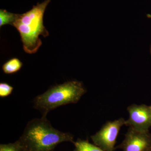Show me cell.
<instances>
[{"label":"cell","mask_w":151,"mask_h":151,"mask_svg":"<svg viewBox=\"0 0 151 151\" xmlns=\"http://www.w3.org/2000/svg\"><path fill=\"white\" fill-rule=\"evenodd\" d=\"M129 118L126 121L125 126L138 131L148 132L151 127L150 106L144 104H132L127 108Z\"/></svg>","instance_id":"5b68a950"},{"label":"cell","mask_w":151,"mask_h":151,"mask_svg":"<svg viewBox=\"0 0 151 151\" xmlns=\"http://www.w3.org/2000/svg\"><path fill=\"white\" fill-rule=\"evenodd\" d=\"M47 116L29 122L18 140L26 151H53L64 142H74L72 134L56 129L47 119Z\"/></svg>","instance_id":"6da1fadb"},{"label":"cell","mask_w":151,"mask_h":151,"mask_svg":"<svg viewBox=\"0 0 151 151\" xmlns=\"http://www.w3.org/2000/svg\"><path fill=\"white\" fill-rule=\"evenodd\" d=\"M50 0L37 3L29 11L18 14L13 24L19 33L24 51L29 54H34L38 50L42 42L40 35L46 37L49 32L43 24L44 14Z\"/></svg>","instance_id":"7a4b0ae2"},{"label":"cell","mask_w":151,"mask_h":151,"mask_svg":"<svg viewBox=\"0 0 151 151\" xmlns=\"http://www.w3.org/2000/svg\"><path fill=\"white\" fill-rule=\"evenodd\" d=\"M126 120L120 118L107 122L91 137L93 144L105 151H114L116 140L121 128L125 125Z\"/></svg>","instance_id":"277c9868"},{"label":"cell","mask_w":151,"mask_h":151,"mask_svg":"<svg viewBox=\"0 0 151 151\" xmlns=\"http://www.w3.org/2000/svg\"><path fill=\"white\" fill-rule=\"evenodd\" d=\"M0 151H26L18 140L14 143L0 145Z\"/></svg>","instance_id":"30bf717a"},{"label":"cell","mask_w":151,"mask_h":151,"mask_svg":"<svg viewBox=\"0 0 151 151\" xmlns=\"http://www.w3.org/2000/svg\"><path fill=\"white\" fill-rule=\"evenodd\" d=\"M122 151H150L151 150V134L129 127L122 143L117 147Z\"/></svg>","instance_id":"8992f818"},{"label":"cell","mask_w":151,"mask_h":151,"mask_svg":"<svg viewBox=\"0 0 151 151\" xmlns=\"http://www.w3.org/2000/svg\"><path fill=\"white\" fill-rule=\"evenodd\" d=\"M150 151H151V150H150Z\"/></svg>","instance_id":"5bb4252c"},{"label":"cell","mask_w":151,"mask_h":151,"mask_svg":"<svg viewBox=\"0 0 151 151\" xmlns=\"http://www.w3.org/2000/svg\"><path fill=\"white\" fill-rule=\"evenodd\" d=\"M150 108H151V105H150Z\"/></svg>","instance_id":"4fadbf2b"},{"label":"cell","mask_w":151,"mask_h":151,"mask_svg":"<svg viewBox=\"0 0 151 151\" xmlns=\"http://www.w3.org/2000/svg\"><path fill=\"white\" fill-rule=\"evenodd\" d=\"M22 65V63L18 58H14L4 63L2 68L6 74H13L20 70Z\"/></svg>","instance_id":"52a82bcc"},{"label":"cell","mask_w":151,"mask_h":151,"mask_svg":"<svg viewBox=\"0 0 151 151\" xmlns=\"http://www.w3.org/2000/svg\"><path fill=\"white\" fill-rule=\"evenodd\" d=\"M148 17H151V16L150 15H147ZM150 54L151 55V44L150 45Z\"/></svg>","instance_id":"7c38bea8"},{"label":"cell","mask_w":151,"mask_h":151,"mask_svg":"<svg viewBox=\"0 0 151 151\" xmlns=\"http://www.w3.org/2000/svg\"><path fill=\"white\" fill-rule=\"evenodd\" d=\"M14 88L10 84L6 82L0 83V97H6L9 96L12 93Z\"/></svg>","instance_id":"8fae6325"},{"label":"cell","mask_w":151,"mask_h":151,"mask_svg":"<svg viewBox=\"0 0 151 151\" xmlns=\"http://www.w3.org/2000/svg\"><path fill=\"white\" fill-rule=\"evenodd\" d=\"M19 14L12 13L6 10H0V27L6 24L12 25Z\"/></svg>","instance_id":"9c48e42d"},{"label":"cell","mask_w":151,"mask_h":151,"mask_svg":"<svg viewBox=\"0 0 151 151\" xmlns=\"http://www.w3.org/2000/svg\"><path fill=\"white\" fill-rule=\"evenodd\" d=\"M73 144L74 151H105L94 144L89 142L87 140L78 139Z\"/></svg>","instance_id":"ba28073f"},{"label":"cell","mask_w":151,"mask_h":151,"mask_svg":"<svg viewBox=\"0 0 151 151\" xmlns=\"http://www.w3.org/2000/svg\"><path fill=\"white\" fill-rule=\"evenodd\" d=\"M81 81L73 80L50 87L35 98L34 107L47 116L50 111L60 106L75 104L86 93Z\"/></svg>","instance_id":"3957f363"}]
</instances>
